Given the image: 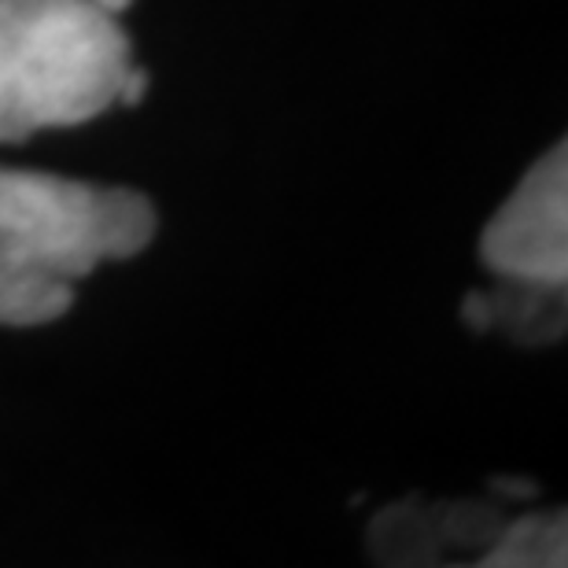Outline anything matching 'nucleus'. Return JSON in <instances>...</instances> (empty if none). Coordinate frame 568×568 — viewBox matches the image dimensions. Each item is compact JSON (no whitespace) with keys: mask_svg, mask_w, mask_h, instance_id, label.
Here are the masks:
<instances>
[{"mask_svg":"<svg viewBox=\"0 0 568 568\" xmlns=\"http://www.w3.org/2000/svg\"><path fill=\"white\" fill-rule=\"evenodd\" d=\"M93 4L100 8V11H104V16H122V11H126L130 4H133V0H93Z\"/></svg>","mask_w":568,"mask_h":568,"instance_id":"obj_8","label":"nucleus"},{"mask_svg":"<svg viewBox=\"0 0 568 568\" xmlns=\"http://www.w3.org/2000/svg\"><path fill=\"white\" fill-rule=\"evenodd\" d=\"M144 93H148V74L138 71V67H130L126 78H122V85H119V104H126V108L141 104Z\"/></svg>","mask_w":568,"mask_h":568,"instance_id":"obj_7","label":"nucleus"},{"mask_svg":"<svg viewBox=\"0 0 568 568\" xmlns=\"http://www.w3.org/2000/svg\"><path fill=\"white\" fill-rule=\"evenodd\" d=\"M480 565H495V568L565 565V514L525 517L509 528H498L495 547Z\"/></svg>","mask_w":568,"mask_h":568,"instance_id":"obj_5","label":"nucleus"},{"mask_svg":"<svg viewBox=\"0 0 568 568\" xmlns=\"http://www.w3.org/2000/svg\"><path fill=\"white\" fill-rule=\"evenodd\" d=\"M480 258L509 284L565 288L568 281V148L558 144L517 181L480 236Z\"/></svg>","mask_w":568,"mask_h":568,"instance_id":"obj_3","label":"nucleus"},{"mask_svg":"<svg viewBox=\"0 0 568 568\" xmlns=\"http://www.w3.org/2000/svg\"><path fill=\"white\" fill-rule=\"evenodd\" d=\"M155 230L138 189L0 166V252L30 274L78 284L108 258L141 255Z\"/></svg>","mask_w":568,"mask_h":568,"instance_id":"obj_2","label":"nucleus"},{"mask_svg":"<svg viewBox=\"0 0 568 568\" xmlns=\"http://www.w3.org/2000/svg\"><path fill=\"white\" fill-rule=\"evenodd\" d=\"M133 44L93 0H0V144L119 104Z\"/></svg>","mask_w":568,"mask_h":568,"instance_id":"obj_1","label":"nucleus"},{"mask_svg":"<svg viewBox=\"0 0 568 568\" xmlns=\"http://www.w3.org/2000/svg\"><path fill=\"white\" fill-rule=\"evenodd\" d=\"M74 306V284L52 281L16 266L0 252V325L38 328L52 325Z\"/></svg>","mask_w":568,"mask_h":568,"instance_id":"obj_4","label":"nucleus"},{"mask_svg":"<svg viewBox=\"0 0 568 568\" xmlns=\"http://www.w3.org/2000/svg\"><path fill=\"white\" fill-rule=\"evenodd\" d=\"M462 314H465V325H469V328H476V333H487V328L495 325V295H484V292L465 295Z\"/></svg>","mask_w":568,"mask_h":568,"instance_id":"obj_6","label":"nucleus"}]
</instances>
